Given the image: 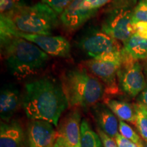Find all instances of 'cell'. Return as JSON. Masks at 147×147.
Wrapping results in <instances>:
<instances>
[{
	"label": "cell",
	"mask_w": 147,
	"mask_h": 147,
	"mask_svg": "<svg viewBox=\"0 0 147 147\" xmlns=\"http://www.w3.org/2000/svg\"><path fill=\"white\" fill-rule=\"evenodd\" d=\"M61 85L71 108L92 107L99 103L105 93L102 82L85 67L66 71Z\"/></svg>",
	"instance_id": "4"
},
{
	"label": "cell",
	"mask_w": 147,
	"mask_h": 147,
	"mask_svg": "<svg viewBox=\"0 0 147 147\" xmlns=\"http://www.w3.org/2000/svg\"><path fill=\"white\" fill-rule=\"evenodd\" d=\"M115 140L118 147H138L136 144L123 137L120 134L115 137Z\"/></svg>",
	"instance_id": "28"
},
{
	"label": "cell",
	"mask_w": 147,
	"mask_h": 147,
	"mask_svg": "<svg viewBox=\"0 0 147 147\" xmlns=\"http://www.w3.org/2000/svg\"><path fill=\"white\" fill-rule=\"evenodd\" d=\"M143 147H147V142L146 141H144L143 142Z\"/></svg>",
	"instance_id": "32"
},
{
	"label": "cell",
	"mask_w": 147,
	"mask_h": 147,
	"mask_svg": "<svg viewBox=\"0 0 147 147\" xmlns=\"http://www.w3.org/2000/svg\"><path fill=\"white\" fill-rule=\"evenodd\" d=\"M78 47L92 59L104 53L120 51L123 48L118 40L98 29L89 30L84 34L79 40Z\"/></svg>",
	"instance_id": "7"
},
{
	"label": "cell",
	"mask_w": 147,
	"mask_h": 147,
	"mask_svg": "<svg viewBox=\"0 0 147 147\" xmlns=\"http://www.w3.org/2000/svg\"><path fill=\"white\" fill-rule=\"evenodd\" d=\"M81 115L74 108L64 116L57 126V137L65 147H81Z\"/></svg>",
	"instance_id": "10"
},
{
	"label": "cell",
	"mask_w": 147,
	"mask_h": 147,
	"mask_svg": "<svg viewBox=\"0 0 147 147\" xmlns=\"http://www.w3.org/2000/svg\"><path fill=\"white\" fill-rule=\"evenodd\" d=\"M73 0H42V2L49 5L58 14H61Z\"/></svg>",
	"instance_id": "22"
},
{
	"label": "cell",
	"mask_w": 147,
	"mask_h": 147,
	"mask_svg": "<svg viewBox=\"0 0 147 147\" xmlns=\"http://www.w3.org/2000/svg\"><path fill=\"white\" fill-rule=\"evenodd\" d=\"M133 8L110 9L102 24V30L123 42L135 34L132 20Z\"/></svg>",
	"instance_id": "6"
},
{
	"label": "cell",
	"mask_w": 147,
	"mask_h": 147,
	"mask_svg": "<svg viewBox=\"0 0 147 147\" xmlns=\"http://www.w3.org/2000/svg\"><path fill=\"white\" fill-rule=\"evenodd\" d=\"M119 131L121 135L136 144L138 147H143L144 140L142 138L134 131V129L129 125H128L125 121L119 120Z\"/></svg>",
	"instance_id": "20"
},
{
	"label": "cell",
	"mask_w": 147,
	"mask_h": 147,
	"mask_svg": "<svg viewBox=\"0 0 147 147\" xmlns=\"http://www.w3.org/2000/svg\"><path fill=\"white\" fill-rule=\"evenodd\" d=\"M25 134L16 121L1 122L0 126V147H23Z\"/></svg>",
	"instance_id": "14"
},
{
	"label": "cell",
	"mask_w": 147,
	"mask_h": 147,
	"mask_svg": "<svg viewBox=\"0 0 147 147\" xmlns=\"http://www.w3.org/2000/svg\"><path fill=\"white\" fill-rule=\"evenodd\" d=\"M137 103L147 109V86L138 96Z\"/></svg>",
	"instance_id": "29"
},
{
	"label": "cell",
	"mask_w": 147,
	"mask_h": 147,
	"mask_svg": "<svg viewBox=\"0 0 147 147\" xmlns=\"http://www.w3.org/2000/svg\"><path fill=\"white\" fill-rule=\"evenodd\" d=\"M53 126L45 121L32 120L27 127L29 147H48L54 144L57 131Z\"/></svg>",
	"instance_id": "11"
},
{
	"label": "cell",
	"mask_w": 147,
	"mask_h": 147,
	"mask_svg": "<svg viewBox=\"0 0 147 147\" xmlns=\"http://www.w3.org/2000/svg\"><path fill=\"white\" fill-rule=\"evenodd\" d=\"M110 1L111 0H84L82 4L88 9L97 10Z\"/></svg>",
	"instance_id": "25"
},
{
	"label": "cell",
	"mask_w": 147,
	"mask_h": 147,
	"mask_svg": "<svg viewBox=\"0 0 147 147\" xmlns=\"http://www.w3.org/2000/svg\"><path fill=\"white\" fill-rule=\"evenodd\" d=\"M23 5L21 0H0L1 15L10 13Z\"/></svg>",
	"instance_id": "23"
},
{
	"label": "cell",
	"mask_w": 147,
	"mask_h": 147,
	"mask_svg": "<svg viewBox=\"0 0 147 147\" xmlns=\"http://www.w3.org/2000/svg\"><path fill=\"white\" fill-rule=\"evenodd\" d=\"M85 67L104 84L105 93L118 95L121 89L118 83L117 74L121 63L97 59H90L84 61Z\"/></svg>",
	"instance_id": "8"
},
{
	"label": "cell",
	"mask_w": 147,
	"mask_h": 147,
	"mask_svg": "<svg viewBox=\"0 0 147 147\" xmlns=\"http://www.w3.org/2000/svg\"><path fill=\"white\" fill-rule=\"evenodd\" d=\"M48 147H54V144H52V145H51V146H48Z\"/></svg>",
	"instance_id": "33"
},
{
	"label": "cell",
	"mask_w": 147,
	"mask_h": 147,
	"mask_svg": "<svg viewBox=\"0 0 147 147\" xmlns=\"http://www.w3.org/2000/svg\"><path fill=\"white\" fill-rule=\"evenodd\" d=\"M132 20L134 24L138 22H147V1L140 0L132 10Z\"/></svg>",
	"instance_id": "21"
},
{
	"label": "cell",
	"mask_w": 147,
	"mask_h": 147,
	"mask_svg": "<svg viewBox=\"0 0 147 147\" xmlns=\"http://www.w3.org/2000/svg\"><path fill=\"white\" fill-rule=\"evenodd\" d=\"M104 104L112 110L116 117H118L119 120L135 125L136 116L134 104L113 99H106Z\"/></svg>",
	"instance_id": "16"
},
{
	"label": "cell",
	"mask_w": 147,
	"mask_h": 147,
	"mask_svg": "<svg viewBox=\"0 0 147 147\" xmlns=\"http://www.w3.org/2000/svg\"><path fill=\"white\" fill-rule=\"evenodd\" d=\"M140 0H111L110 8H134Z\"/></svg>",
	"instance_id": "24"
},
{
	"label": "cell",
	"mask_w": 147,
	"mask_h": 147,
	"mask_svg": "<svg viewBox=\"0 0 147 147\" xmlns=\"http://www.w3.org/2000/svg\"><path fill=\"white\" fill-rule=\"evenodd\" d=\"M123 49L134 59H147V39L134 34L123 42Z\"/></svg>",
	"instance_id": "17"
},
{
	"label": "cell",
	"mask_w": 147,
	"mask_h": 147,
	"mask_svg": "<svg viewBox=\"0 0 147 147\" xmlns=\"http://www.w3.org/2000/svg\"><path fill=\"white\" fill-rule=\"evenodd\" d=\"M144 74H145V77H146V80L147 81V59H146V63H145V65H144Z\"/></svg>",
	"instance_id": "31"
},
{
	"label": "cell",
	"mask_w": 147,
	"mask_h": 147,
	"mask_svg": "<svg viewBox=\"0 0 147 147\" xmlns=\"http://www.w3.org/2000/svg\"><path fill=\"white\" fill-rule=\"evenodd\" d=\"M9 36L19 37L38 46L47 54L59 57H69L71 46L68 40L62 36L25 34L14 32Z\"/></svg>",
	"instance_id": "9"
},
{
	"label": "cell",
	"mask_w": 147,
	"mask_h": 147,
	"mask_svg": "<svg viewBox=\"0 0 147 147\" xmlns=\"http://www.w3.org/2000/svg\"><path fill=\"white\" fill-rule=\"evenodd\" d=\"M84 0H73L60 15L62 25L69 31L76 30L96 14L97 10L84 7Z\"/></svg>",
	"instance_id": "12"
},
{
	"label": "cell",
	"mask_w": 147,
	"mask_h": 147,
	"mask_svg": "<svg viewBox=\"0 0 147 147\" xmlns=\"http://www.w3.org/2000/svg\"><path fill=\"white\" fill-rule=\"evenodd\" d=\"M91 110L99 128L110 137L115 138L119 134V121L115 114L105 104L100 102L92 106Z\"/></svg>",
	"instance_id": "13"
},
{
	"label": "cell",
	"mask_w": 147,
	"mask_h": 147,
	"mask_svg": "<svg viewBox=\"0 0 147 147\" xmlns=\"http://www.w3.org/2000/svg\"><path fill=\"white\" fill-rule=\"evenodd\" d=\"M117 78L121 91L131 97L138 96L147 86L142 65L130 56L123 48Z\"/></svg>",
	"instance_id": "5"
},
{
	"label": "cell",
	"mask_w": 147,
	"mask_h": 147,
	"mask_svg": "<svg viewBox=\"0 0 147 147\" xmlns=\"http://www.w3.org/2000/svg\"><path fill=\"white\" fill-rule=\"evenodd\" d=\"M145 1H147V0H145Z\"/></svg>",
	"instance_id": "34"
},
{
	"label": "cell",
	"mask_w": 147,
	"mask_h": 147,
	"mask_svg": "<svg viewBox=\"0 0 147 147\" xmlns=\"http://www.w3.org/2000/svg\"><path fill=\"white\" fill-rule=\"evenodd\" d=\"M81 147H104L98 134L93 131L86 119H82L80 125Z\"/></svg>",
	"instance_id": "18"
},
{
	"label": "cell",
	"mask_w": 147,
	"mask_h": 147,
	"mask_svg": "<svg viewBox=\"0 0 147 147\" xmlns=\"http://www.w3.org/2000/svg\"><path fill=\"white\" fill-rule=\"evenodd\" d=\"M135 34L147 39V22H138L134 24Z\"/></svg>",
	"instance_id": "27"
},
{
	"label": "cell",
	"mask_w": 147,
	"mask_h": 147,
	"mask_svg": "<svg viewBox=\"0 0 147 147\" xmlns=\"http://www.w3.org/2000/svg\"><path fill=\"white\" fill-rule=\"evenodd\" d=\"M20 104V93L13 86L3 87L0 95V115L1 120L8 122L17 111Z\"/></svg>",
	"instance_id": "15"
},
{
	"label": "cell",
	"mask_w": 147,
	"mask_h": 147,
	"mask_svg": "<svg viewBox=\"0 0 147 147\" xmlns=\"http://www.w3.org/2000/svg\"><path fill=\"white\" fill-rule=\"evenodd\" d=\"M1 47L10 72L19 80L36 75L49 60L38 46L19 37L1 35Z\"/></svg>",
	"instance_id": "2"
},
{
	"label": "cell",
	"mask_w": 147,
	"mask_h": 147,
	"mask_svg": "<svg viewBox=\"0 0 147 147\" xmlns=\"http://www.w3.org/2000/svg\"><path fill=\"white\" fill-rule=\"evenodd\" d=\"M97 134L101 138L103 144H104V147H118L115 142V138L110 137L99 127L97 128Z\"/></svg>",
	"instance_id": "26"
},
{
	"label": "cell",
	"mask_w": 147,
	"mask_h": 147,
	"mask_svg": "<svg viewBox=\"0 0 147 147\" xmlns=\"http://www.w3.org/2000/svg\"><path fill=\"white\" fill-rule=\"evenodd\" d=\"M1 35L14 32L51 36L58 25V14L44 3L22 5L10 13L1 15Z\"/></svg>",
	"instance_id": "3"
},
{
	"label": "cell",
	"mask_w": 147,
	"mask_h": 147,
	"mask_svg": "<svg viewBox=\"0 0 147 147\" xmlns=\"http://www.w3.org/2000/svg\"><path fill=\"white\" fill-rule=\"evenodd\" d=\"M54 147H65V146L63 144V143L62 142V141L61 140L60 138H59L57 137V139L55 140V142L54 143Z\"/></svg>",
	"instance_id": "30"
},
{
	"label": "cell",
	"mask_w": 147,
	"mask_h": 147,
	"mask_svg": "<svg viewBox=\"0 0 147 147\" xmlns=\"http://www.w3.org/2000/svg\"><path fill=\"white\" fill-rule=\"evenodd\" d=\"M136 110L135 126L144 141L147 142V109L140 104H134Z\"/></svg>",
	"instance_id": "19"
},
{
	"label": "cell",
	"mask_w": 147,
	"mask_h": 147,
	"mask_svg": "<svg viewBox=\"0 0 147 147\" xmlns=\"http://www.w3.org/2000/svg\"><path fill=\"white\" fill-rule=\"evenodd\" d=\"M22 103L29 119L47 121L54 126H58L61 115L69 106L61 83L52 77L26 83Z\"/></svg>",
	"instance_id": "1"
}]
</instances>
